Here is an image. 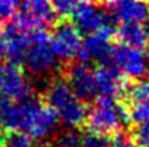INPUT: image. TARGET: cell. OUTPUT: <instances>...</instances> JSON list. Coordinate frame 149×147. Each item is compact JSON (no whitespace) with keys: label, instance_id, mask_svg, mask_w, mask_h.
Here are the masks:
<instances>
[{"label":"cell","instance_id":"cell-1","mask_svg":"<svg viewBox=\"0 0 149 147\" xmlns=\"http://www.w3.org/2000/svg\"><path fill=\"white\" fill-rule=\"evenodd\" d=\"M47 105L67 127L77 128L86 123L87 108L64 79L51 82L45 91Z\"/></svg>","mask_w":149,"mask_h":147},{"label":"cell","instance_id":"cell-2","mask_svg":"<svg viewBox=\"0 0 149 147\" xmlns=\"http://www.w3.org/2000/svg\"><path fill=\"white\" fill-rule=\"evenodd\" d=\"M58 117L47 104L33 98L22 99L19 128L29 134L33 140H47L58 127Z\"/></svg>","mask_w":149,"mask_h":147},{"label":"cell","instance_id":"cell-3","mask_svg":"<svg viewBox=\"0 0 149 147\" xmlns=\"http://www.w3.org/2000/svg\"><path fill=\"white\" fill-rule=\"evenodd\" d=\"M129 121V114L116 98L99 97L90 110H87L86 123L90 131L100 134H116Z\"/></svg>","mask_w":149,"mask_h":147},{"label":"cell","instance_id":"cell-4","mask_svg":"<svg viewBox=\"0 0 149 147\" xmlns=\"http://www.w3.org/2000/svg\"><path fill=\"white\" fill-rule=\"evenodd\" d=\"M58 62L59 59L51 48L45 30L32 32L31 43L23 59L28 71L35 77H49L58 69Z\"/></svg>","mask_w":149,"mask_h":147},{"label":"cell","instance_id":"cell-5","mask_svg":"<svg viewBox=\"0 0 149 147\" xmlns=\"http://www.w3.org/2000/svg\"><path fill=\"white\" fill-rule=\"evenodd\" d=\"M109 65L116 68L123 77L139 79L146 74L148 58L141 48H133L125 43L110 45L104 58Z\"/></svg>","mask_w":149,"mask_h":147},{"label":"cell","instance_id":"cell-6","mask_svg":"<svg viewBox=\"0 0 149 147\" xmlns=\"http://www.w3.org/2000/svg\"><path fill=\"white\" fill-rule=\"evenodd\" d=\"M17 13L16 20L29 32L47 30L56 20V13L49 0H22Z\"/></svg>","mask_w":149,"mask_h":147},{"label":"cell","instance_id":"cell-7","mask_svg":"<svg viewBox=\"0 0 149 147\" xmlns=\"http://www.w3.org/2000/svg\"><path fill=\"white\" fill-rule=\"evenodd\" d=\"M32 85L17 63L4 62L0 65V95L22 101L31 97Z\"/></svg>","mask_w":149,"mask_h":147},{"label":"cell","instance_id":"cell-8","mask_svg":"<svg viewBox=\"0 0 149 147\" xmlns=\"http://www.w3.org/2000/svg\"><path fill=\"white\" fill-rule=\"evenodd\" d=\"M49 45L58 59L70 61L78 55L81 45V32L71 23L58 25L51 33Z\"/></svg>","mask_w":149,"mask_h":147},{"label":"cell","instance_id":"cell-9","mask_svg":"<svg viewBox=\"0 0 149 147\" xmlns=\"http://www.w3.org/2000/svg\"><path fill=\"white\" fill-rule=\"evenodd\" d=\"M72 25L83 33H91L106 26L107 14L93 0H81L71 10Z\"/></svg>","mask_w":149,"mask_h":147},{"label":"cell","instance_id":"cell-10","mask_svg":"<svg viewBox=\"0 0 149 147\" xmlns=\"http://www.w3.org/2000/svg\"><path fill=\"white\" fill-rule=\"evenodd\" d=\"M4 56L9 62L13 63H23L25 55L28 52L29 43H31V33L28 29H25L17 20L9 22L4 25Z\"/></svg>","mask_w":149,"mask_h":147},{"label":"cell","instance_id":"cell-11","mask_svg":"<svg viewBox=\"0 0 149 147\" xmlns=\"http://www.w3.org/2000/svg\"><path fill=\"white\" fill-rule=\"evenodd\" d=\"M67 78L68 85L81 101H88L97 95L94 69L88 65V62L81 61L72 63L67 71Z\"/></svg>","mask_w":149,"mask_h":147},{"label":"cell","instance_id":"cell-12","mask_svg":"<svg viewBox=\"0 0 149 147\" xmlns=\"http://www.w3.org/2000/svg\"><path fill=\"white\" fill-rule=\"evenodd\" d=\"M107 13L120 23H142L149 14L146 0H106Z\"/></svg>","mask_w":149,"mask_h":147},{"label":"cell","instance_id":"cell-13","mask_svg":"<svg viewBox=\"0 0 149 147\" xmlns=\"http://www.w3.org/2000/svg\"><path fill=\"white\" fill-rule=\"evenodd\" d=\"M94 81L97 97L116 98L126 91L125 77L107 62L94 69Z\"/></svg>","mask_w":149,"mask_h":147},{"label":"cell","instance_id":"cell-14","mask_svg":"<svg viewBox=\"0 0 149 147\" xmlns=\"http://www.w3.org/2000/svg\"><path fill=\"white\" fill-rule=\"evenodd\" d=\"M111 43V30L101 28L96 32L87 33V38L81 41L78 56L84 62H94L106 58Z\"/></svg>","mask_w":149,"mask_h":147},{"label":"cell","instance_id":"cell-15","mask_svg":"<svg viewBox=\"0 0 149 147\" xmlns=\"http://www.w3.org/2000/svg\"><path fill=\"white\" fill-rule=\"evenodd\" d=\"M22 101L10 99L0 95V128L10 131L19 128Z\"/></svg>","mask_w":149,"mask_h":147},{"label":"cell","instance_id":"cell-16","mask_svg":"<svg viewBox=\"0 0 149 147\" xmlns=\"http://www.w3.org/2000/svg\"><path fill=\"white\" fill-rule=\"evenodd\" d=\"M117 36L122 43L141 49L145 48L149 41L145 26L141 23H122L117 30Z\"/></svg>","mask_w":149,"mask_h":147},{"label":"cell","instance_id":"cell-17","mask_svg":"<svg viewBox=\"0 0 149 147\" xmlns=\"http://www.w3.org/2000/svg\"><path fill=\"white\" fill-rule=\"evenodd\" d=\"M0 147H35V140L20 130H10L3 134L0 140Z\"/></svg>","mask_w":149,"mask_h":147},{"label":"cell","instance_id":"cell-18","mask_svg":"<svg viewBox=\"0 0 149 147\" xmlns=\"http://www.w3.org/2000/svg\"><path fill=\"white\" fill-rule=\"evenodd\" d=\"M127 114H129V120L135 121L136 124L149 121V98L130 102V110L127 111Z\"/></svg>","mask_w":149,"mask_h":147},{"label":"cell","instance_id":"cell-19","mask_svg":"<svg viewBox=\"0 0 149 147\" xmlns=\"http://www.w3.org/2000/svg\"><path fill=\"white\" fill-rule=\"evenodd\" d=\"M80 147H113V141L106 134L88 131L87 134L81 136Z\"/></svg>","mask_w":149,"mask_h":147},{"label":"cell","instance_id":"cell-20","mask_svg":"<svg viewBox=\"0 0 149 147\" xmlns=\"http://www.w3.org/2000/svg\"><path fill=\"white\" fill-rule=\"evenodd\" d=\"M22 0H0V28L7 25L17 14Z\"/></svg>","mask_w":149,"mask_h":147},{"label":"cell","instance_id":"cell-21","mask_svg":"<svg viewBox=\"0 0 149 147\" xmlns=\"http://www.w3.org/2000/svg\"><path fill=\"white\" fill-rule=\"evenodd\" d=\"M127 97H129L130 102H136V101H142V99L149 98V82L139 81V82L133 84L127 90Z\"/></svg>","mask_w":149,"mask_h":147},{"label":"cell","instance_id":"cell-22","mask_svg":"<svg viewBox=\"0 0 149 147\" xmlns=\"http://www.w3.org/2000/svg\"><path fill=\"white\" fill-rule=\"evenodd\" d=\"M135 143L141 147H149V121L138 124L135 130Z\"/></svg>","mask_w":149,"mask_h":147},{"label":"cell","instance_id":"cell-23","mask_svg":"<svg viewBox=\"0 0 149 147\" xmlns=\"http://www.w3.org/2000/svg\"><path fill=\"white\" fill-rule=\"evenodd\" d=\"M51 6L54 7L55 13L56 14H61V16H65V14H70L72 7L75 6L77 0H49Z\"/></svg>","mask_w":149,"mask_h":147},{"label":"cell","instance_id":"cell-24","mask_svg":"<svg viewBox=\"0 0 149 147\" xmlns=\"http://www.w3.org/2000/svg\"><path fill=\"white\" fill-rule=\"evenodd\" d=\"M81 136L75 131H67L58 139V147H80Z\"/></svg>","mask_w":149,"mask_h":147},{"label":"cell","instance_id":"cell-25","mask_svg":"<svg viewBox=\"0 0 149 147\" xmlns=\"http://www.w3.org/2000/svg\"><path fill=\"white\" fill-rule=\"evenodd\" d=\"M113 147H141L138 146L135 141L126 139V137H119L116 141H113Z\"/></svg>","mask_w":149,"mask_h":147},{"label":"cell","instance_id":"cell-26","mask_svg":"<svg viewBox=\"0 0 149 147\" xmlns=\"http://www.w3.org/2000/svg\"><path fill=\"white\" fill-rule=\"evenodd\" d=\"M4 56V39H3V36L0 35V59Z\"/></svg>","mask_w":149,"mask_h":147},{"label":"cell","instance_id":"cell-27","mask_svg":"<svg viewBox=\"0 0 149 147\" xmlns=\"http://www.w3.org/2000/svg\"><path fill=\"white\" fill-rule=\"evenodd\" d=\"M145 22H146V25H145V30H146V33H148V39H149V14H148V17L145 19Z\"/></svg>","mask_w":149,"mask_h":147},{"label":"cell","instance_id":"cell-28","mask_svg":"<svg viewBox=\"0 0 149 147\" xmlns=\"http://www.w3.org/2000/svg\"><path fill=\"white\" fill-rule=\"evenodd\" d=\"M1 137H3V130L0 128V140H1Z\"/></svg>","mask_w":149,"mask_h":147},{"label":"cell","instance_id":"cell-29","mask_svg":"<svg viewBox=\"0 0 149 147\" xmlns=\"http://www.w3.org/2000/svg\"><path fill=\"white\" fill-rule=\"evenodd\" d=\"M146 72H148V75H149V62H148V69H146Z\"/></svg>","mask_w":149,"mask_h":147}]
</instances>
